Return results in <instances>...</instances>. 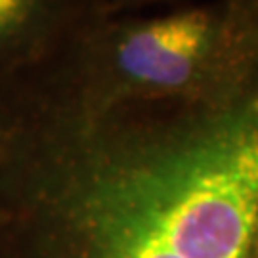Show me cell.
<instances>
[{
	"label": "cell",
	"mask_w": 258,
	"mask_h": 258,
	"mask_svg": "<svg viewBox=\"0 0 258 258\" xmlns=\"http://www.w3.org/2000/svg\"><path fill=\"white\" fill-rule=\"evenodd\" d=\"M258 73L205 100L33 107L0 146V258H258Z\"/></svg>",
	"instance_id": "cell-1"
},
{
	"label": "cell",
	"mask_w": 258,
	"mask_h": 258,
	"mask_svg": "<svg viewBox=\"0 0 258 258\" xmlns=\"http://www.w3.org/2000/svg\"><path fill=\"white\" fill-rule=\"evenodd\" d=\"M256 73L258 0H209L151 18L100 16L14 115L48 105L96 111L205 100Z\"/></svg>",
	"instance_id": "cell-2"
},
{
	"label": "cell",
	"mask_w": 258,
	"mask_h": 258,
	"mask_svg": "<svg viewBox=\"0 0 258 258\" xmlns=\"http://www.w3.org/2000/svg\"><path fill=\"white\" fill-rule=\"evenodd\" d=\"M100 16V0H0V119L37 94L75 38Z\"/></svg>",
	"instance_id": "cell-3"
},
{
	"label": "cell",
	"mask_w": 258,
	"mask_h": 258,
	"mask_svg": "<svg viewBox=\"0 0 258 258\" xmlns=\"http://www.w3.org/2000/svg\"><path fill=\"white\" fill-rule=\"evenodd\" d=\"M102 6L111 16L122 14L126 10L144 8V6H153V4H163V2H172V0H100Z\"/></svg>",
	"instance_id": "cell-4"
},
{
	"label": "cell",
	"mask_w": 258,
	"mask_h": 258,
	"mask_svg": "<svg viewBox=\"0 0 258 258\" xmlns=\"http://www.w3.org/2000/svg\"><path fill=\"white\" fill-rule=\"evenodd\" d=\"M4 136H6V122L0 119V146H2V142H4Z\"/></svg>",
	"instance_id": "cell-5"
},
{
	"label": "cell",
	"mask_w": 258,
	"mask_h": 258,
	"mask_svg": "<svg viewBox=\"0 0 258 258\" xmlns=\"http://www.w3.org/2000/svg\"><path fill=\"white\" fill-rule=\"evenodd\" d=\"M256 247H258V233H256Z\"/></svg>",
	"instance_id": "cell-6"
}]
</instances>
